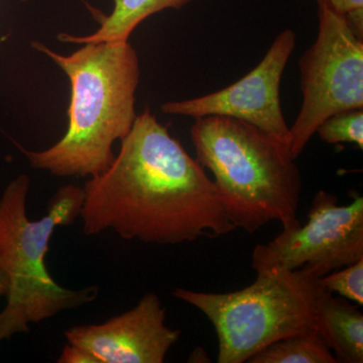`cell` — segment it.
Instances as JSON below:
<instances>
[{"instance_id":"cell-1","label":"cell","mask_w":363,"mask_h":363,"mask_svg":"<svg viewBox=\"0 0 363 363\" xmlns=\"http://www.w3.org/2000/svg\"><path fill=\"white\" fill-rule=\"evenodd\" d=\"M109 168L86 182L83 231L180 245L235 230L214 182L145 108Z\"/></svg>"},{"instance_id":"cell-2","label":"cell","mask_w":363,"mask_h":363,"mask_svg":"<svg viewBox=\"0 0 363 363\" xmlns=\"http://www.w3.org/2000/svg\"><path fill=\"white\" fill-rule=\"evenodd\" d=\"M63 56L40 42L32 47L68 76L71 101L65 135L49 149L16 147L33 168L59 177H95L114 161L112 145L130 133L136 119L140 59L130 42L90 43Z\"/></svg>"},{"instance_id":"cell-3","label":"cell","mask_w":363,"mask_h":363,"mask_svg":"<svg viewBox=\"0 0 363 363\" xmlns=\"http://www.w3.org/2000/svg\"><path fill=\"white\" fill-rule=\"evenodd\" d=\"M196 161L214 176L215 187L236 228L257 233L272 221L298 225L302 178L290 145L228 116L195 118Z\"/></svg>"},{"instance_id":"cell-4","label":"cell","mask_w":363,"mask_h":363,"mask_svg":"<svg viewBox=\"0 0 363 363\" xmlns=\"http://www.w3.org/2000/svg\"><path fill=\"white\" fill-rule=\"evenodd\" d=\"M30 186L28 176H18L0 197V267L9 279L4 309L28 327L90 304L99 294L96 286L79 290L60 286L45 262L55 229L80 217L84 188L62 186L48 203L47 215L30 221L26 215Z\"/></svg>"},{"instance_id":"cell-5","label":"cell","mask_w":363,"mask_h":363,"mask_svg":"<svg viewBox=\"0 0 363 363\" xmlns=\"http://www.w3.org/2000/svg\"><path fill=\"white\" fill-rule=\"evenodd\" d=\"M252 285L231 293L177 288L174 296L209 319L218 337L219 363H243L267 346L316 330V306L323 291L315 269L259 272Z\"/></svg>"},{"instance_id":"cell-6","label":"cell","mask_w":363,"mask_h":363,"mask_svg":"<svg viewBox=\"0 0 363 363\" xmlns=\"http://www.w3.org/2000/svg\"><path fill=\"white\" fill-rule=\"evenodd\" d=\"M316 2L317 39L298 63L303 102L290 128V150L295 160L325 119L363 108V40L327 0Z\"/></svg>"},{"instance_id":"cell-7","label":"cell","mask_w":363,"mask_h":363,"mask_svg":"<svg viewBox=\"0 0 363 363\" xmlns=\"http://www.w3.org/2000/svg\"><path fill=\"white\" fill-rule=\"evenodd\" d=\"M257 274L295 271L309 267L323 277L363 259V198L339 205L338 198L321 190L313 198L305 225L283 229L277 238L253 250Z\"/></svg>"},{"instance_id":"cell-8","label":"cell","mask_w":363,"mask_h":363,"mask_svg":"<svg viewBox=\"0 0 363 363\" xmlns=\"http://www.w3.org/2000/svg\"><path fill=\"white\" fill-rule=\"evenodd\" d=\"M297 35L286 30L277 35L259 65L234 84L204 96L169 101L161 111L171 116H219L240 119L291 145L290 128L281 111V77L296 48Z\"/></svg>"},{"instance_id":"cell-9","label":"cell","mask_w":363,"mask_h":363,"mask_svg":"<svg viewBox=\"0 0 363 363\" xmlns=\"http://www.w3.org/2000/svg\"><path fill=\"white\" fill-rule=\"evenodd\" d=\"M180 334L167 326L159 296L147 293L130 311L104 323L71 327L65 337L96 363H162Z\"/></svg>"},{"instance_id":"cell-10","label":"cell","mask_w":363,"mask_h":363,"mask_svg":"<svg viewBox=\"0 0 363 363\" xmlns=\"http://www.w3.org/2000/svg\"><path fill=\"white\" fill-rule=\"evenodd\" d=\"M315 329L338 362H363V315L357 306L322 291L316 306Z\"/></svg>"},{"instance_id":"cell-11","label":"cell","mask_w":363,"mask_h":363,"mask_svg":"<svg viewBox=\"0 0 363 363\" xmlns=\"http://www.w3.org/2000/svg\"><path fill=\"white\" fill-rule=\"evenodd\" d=\"M114 7L109 16L100 14V26L92 35H80L59 33L58 40L73 44L90 43L128 42L136 26L164 9H180L192 0H112Z\"/></svg>"},{"instance_id":"cell-12","label":"cell","mask_w":363,"mask_h":363,"mask_svg":"<svg viewBox=\"0 0 363 363\" xmlns=\"http://www.w3.org/2000/svg\"><path fill=\"white\" fill-rule=\"evenodd\" d=\"M337 358L316 330L302 332L267 346L247 363H336Z\"/></svg>"},{"instance_id":"cell-13","label":"cell","mask_w":363,"mask_h":363,"mask_svg":"<svg viewBox=\"0 0 363 363\" xmlns=\"http://www.w3.org/2000/svg\"><path fill=\"white\" fill-rule=\"evenodd\" d=\"M316 133L323 142L330 145L355 143L360 150H362V109L341 111L329 116L318 126Z\"/></svg>"},{"instance_id":"cell-14","label":"cell","mask_w":363,"mask_h":363,"mask_svg":"<svg viewBox=\"0 0 363 363\" xmlns=\"http://www.w3.org/2000/svg\"><path fill=\"white\" fill-rule=\"evenodd\" d=\"M320 283L328 292L337 293L346 300L362 306L363 259L325 274Z\"/></svg>"},{"instance_id":"cell-15","label":"cell","mask_w":363,"mask_h":363,"mask_svg":"<svg viewBox=\"0 0 363 363\" xmlns=\"http://www.w3.org/2000/svg\"><path fill=\"white\" fill-rule=\"evenodd\" d=\"M59 363H96L89 353L73 344H66L61 355Z\"/></svg>"},{"instance_id":"cell-16","label":"cell","mask_w":363,"mask_h":363,"mask_svg":"<svg viewBox=\"0 0 363 363\" xmlns=\"http://www.w3.org/2000/svg\"><path fill=\"white\" fill-rule=\"evenodd\" d=\"M336 11L346 18L363 13V0H327Z\"/></svg>"},{"instance_id":"cell-17","label":"cell","mask_w":363,"mask_h":363,"mask_svg":"<svg viewBox=\"0 0 363 363\" xmlns=\"http://www.w3.org/2000/svg\"><path fill=\"white\" fill-rule=\"evenodd\" d=\"M23 333L20 325L4 310L0 312V341L11 338L14 334Z\"/></svg>"},{"instance_id":"cell-18","label":"cell","mask_w":363,"mask_h":363,"mask_svg":"<svg viewBox=\"0 0 363 363\" xmlns=\"http://www.w3.org/2000/svg\"><path fill=\"white\" fill-rule=\"evenodd\" d=\"M7 291H9V279H7L6 272L0 267V297L2 296L6 297Z\"/></svg>"}]
</instances>
